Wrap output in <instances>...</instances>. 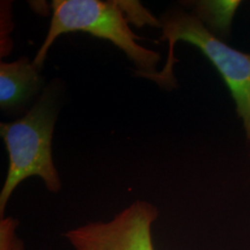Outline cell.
<instances>
[{
  "label": "cell",
  "mask_w": 250,
  "mask_h": 250,
  "mask_svg": "<svg viewBox=\"0 0 250 250\" xmlns=\"http://www.w3.org/2000/svg\"><path fill=\"white\" fill-rule=\"evenodd\" d=\"M42 85L38 70L22 57L14 62L0 64V106L15 107L35 95Z\"/></svg>",
  "instance_id": "obj_5"
},
{
  "label": "cell",
  "mask_w": 250,
  "mask_h": 250,
  "mask_svg": "<svg viewBox=\"0 0 250 250\" xmlns=\"http://www.w3.org/2000/svg\"><path fill=\"white\" fill-rule=\"evenodd\" d=\"M18 224L19 221L11 217L0 219V250H25L15 232Z\"/></svg>",
  "instance_id": "obj_7"
},
{
  "label": "cell",
  "mask_w": 250,
  "mask_h": 250,
  "mask_svg": "<svg viewBox=\"0 0 250 250\" xmlns=\"http://www.w3.org/2000/svg\"><path fill=\"white\" fill-rule=\"evenodd\" d=\"M241 1H215L204 0L197 1L194 4V8L197 12V18L204 24L208 25V29L226 36L230 33L232 18L236 9L240 6Z\"/></svg>",
  "instance_id": "obj_6"
},
{
  "label": "cell",
  "mask_w": 250,
  "mask_h": 250,
  "mask_svg": "<svg viewBox=\"0 0 250 250\" xmlns=\"http://www.w3.org/2000/svg\"><path fill=\"white\" fill-rule=\"evenodd\" d=\"M161 41L169 43L167 62L161 72L144 78L154 81L165 89L176 86L173 67L174 45L187 42L197 46L220 72L232 94L236 111L243 121L250 140V54L243 53L226 45L211 33L196 15L181 10H170L161 19Z\"/></svg>",
  "instance_id": "obj_2"
},
{
  "label": "cell",
  "mask_w": 250,
  "mask_h": 250,
  "mask_svg": "<svg viewBox=\"0 0 250 250\" xmlns=\"http://www.w3.org/2000/svg\"><path fill=\"white\" fill-rule=\"evenodd\" d=\"M58 97V86L50 85L25 116L0 125L9 159L7 178L0 193V219L5 217L9 197L23 180L38 176L52 193H58L62 188L51 149L59 110Z\"/></svg>",
  "instance_id": "obj_1"
},
{
  "label": "cell",
  "mask_w": 250,
  "mask_h": 250,
  "mask_svg": "<svg viewBox=\"0 0 250 250\" xmlns=\"http://www.w3.org/2000/svg\"><path fill=\"white\" fill-rule=\"evenodd\" d=\"M124 13L127 14V21H132L137 25L149 24L161 27V21H158L136 1H118Z\"/></svg>",
  "instance_id": "obj_8"
},
{
  "label": "cell",
  "mask_w": 250,
  "mask_h": 250,
  "mask_svg": "<svg viewBox=\"0 0 250 250\" xmlns=\"http://www.w3.org/2000/svg\"><path fill=\"white\" fill-rule=\"evenodd\" d=\"M159 211L137 200L111 220L96 221L63 233L74 250H155L152 225Z\"/></svg>",
  "instance_id": "obj_4"
},
{
  "label": "cell",
  "mask_w": 250,
  "mask_h": 250,
  "mask_svg": "<svg viewBox=\"0 0 250 250\" xmlns=\"http://www.w3.org/2000/svg\"><path fill=\"white\" fill-rule=\"evenodd\" d=\"M53 15L45 41L33 62L41 68L54 41L63 34L84 32L110 41L125 52L137 66L136 75L144 78L158 72L160 55L139 45V39L128 26L118 1L55 0Z\"/></svg>",
  "instance_id": "obj_3"
}]
</instances>
